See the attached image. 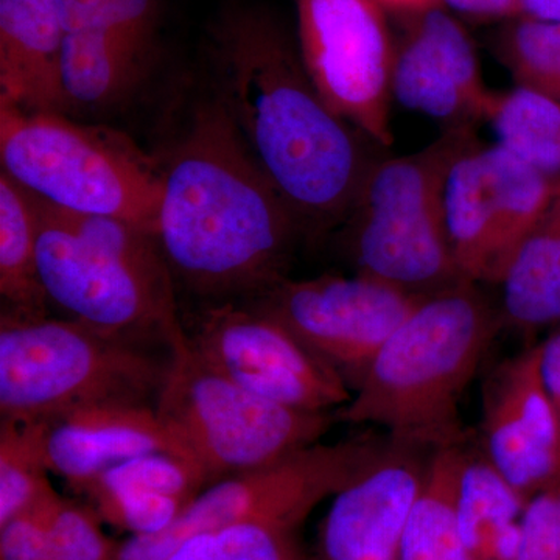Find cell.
Wrapping results in <instances>:
<instances>
[{"mask_svg": "<svg viewBox=\"0 0 560 560\" xmlns=\"http://www.w3.org/2000/svg\"><path fill=\"white\" fill-rule=\"evenodd\" d=\"M300 529L282 523H238L190 537L165 560H305Z\"/></svg>", "mask_w": 560, "mask_h": 560, "instance_id": "cell-29", "label": "cell"}, {"mask_svg": "<svg viewBox=\"0 0 560 560\" xmlns=\"http://www.w3.org/2000/svg\"><path fill=\"white\" fill-rule=\"evenodd\" d=\"M475 140L474 127L445 128L425 149L371 165L345 221L359 275L420 296L467 282L445 232L442 190L452 162Z\"/></svg>", "mask_w": 560, "mask_h": 560, "instance_id": "cell-7", "label": "cell"}, {"mask_svg": "<svg viewBox=\"0 0 560 560\" xmlns=\"http://www.w3.org/2000/svg\"><path fill=\"white\" fill-rule=\"evenodd\" d=\"M455 16L471 22H503L518 18L521 0H441Z\"/></svg>", "mask_w": 560, "mask_h": 560, "instance_id": "cell-34", "label": "cell"}, {"mask_svg": "<svg viewBox=\"0 0 560 560\" xmlns=\"http://www.w3.org/2000/svg\"><path fill=\"white\" fill-rule=\"evenodd\" d=\"M475 285L420 302L335 411L337 422L381 427L394 444L419 451L469 442L460 400L504 323Z\"/></svg>", "mask_w": 560, "mask_h": 560, "instance_id": "cell-3", "label": "cell"}, {"mask_svg": "<svg viewBox=\"0 0 560 560\" xmlns=\"http://www.w3.org/2000/svg\"><path fill=\"white\" fill-rule=\"evenodd\" d=\"M0 160L2 172L55 208L158 234L164 165L124 132L0 103Z\"/></svg>", "mask_w": 560, "mask_h": 560, "instance_id": "cell-6", "label": "cell"}, {"mask_svg": "<svg viewBox=\"0 0 560 560\" xmlns=\"http://www.w3.org/2000/svg\"><path fill=\"white\" fill-rule=\"evenodd\" d=\"M38 422L0 420V526L31 510L54 486Z\"/></svg>", "mask_w": 560, "mask_h": 560, "instance_id": "cell-28", "label": "cell"}, {"mask_svg": "<svg viewBox=\"0 0 560 560\" xmlns=\"http://www.w3.org/2000/svg\"><path fill=\"white\" fill-rule=\"evenodd\" d=\"M518 18L560 22V0H521Z\"/></svg>", "mask_w": 560, "mask_h": 560, "instance_id": "cell-36", "label": "cell"}, {"mask_svg": "<svg viewBox=\"0 0 560 560\" xmlns=\"http://www.w3.org/2000/svg\"><path fill=\"white\" fill-rule=\"evenodd\" d=\"M186 334L202 359L264 399L312 412H335L352 399L337 372L245 302H208Z\"/></svg>", "mask_w": 560, "mask_h": 560, "instance_id": "cell-12", "label": "cell"}, {"mask_svg": "<svg viewBox=\"0 0 560 560\" xmlns=\"http://www.w3.org/2000/svg\"><path fill=\"white\" fill-rule=\"evenodd\" d=\"M466 444L431 452L399 560H471L460 540L455 512L456 481Z\"/></svg>", "mask_w": 560, "mask_h": 560, "instance_id": "cell-24", "label": "cell"}, {"mask_svg": "<svg viewBox=\"0 0 560 560\" xmlns=\"http://www.w3.org/2000/svg\"><path fill=\"white\" fill-rule=\"evenodd\" d=\"M154 346L164 345L77 319L0 316V418L32 423L91 405H154L171 364V349Z\"/></svg>", "mask_w": 560, "mask_h": 560, "instance_id": "cell-5", "label": "cell"}, {"mask_svg": "<svg viewBox=\"0 0 560 560\" xmlns=\"http://www.w3.org/2000/svg\"><path fill=\"white\" fill-rule=\"evenodd\" d=\"M526 503L485 453L470 452L469 442L464 445L455 512L460 540L471 560H517Z\"/></svg>", "mask_w": 560, "mask_h": 560, "instance_id": "cell-18", "label": "cell"}, {"mask_svg": "<svg viewBox=\"0 0 560 560\" xmlns=\"http://www.w3.org/2000/svg\"><path fill=\"white\" fill-rule=\"evenodd\" d=\"M497 143L551 178L560 179V103L515 86L493 92L488 117Z\"/></svg>", "mask_w": 560, "mask_h": 560, "instance_id": "cell-25", "label": "cell"}, {"mask_svg": "<svg viewBox=\"0 0 560 560\" xmlns=\"http://www.w3.org/2000/svg\"><path fill=\"white\" fill-rule=\"evenodd\" d=\"M154 410L210 485L318 444L338 423L335 412L294 410L243 388L191 348L186 329L171 341Z\"/></svg>", "mask_w": 560, "mask_h": 560, "instance_id": "cell-8", "label": "cell"}, {"mask_svg": "<svg viewBox=\"0 0 560 560\" xmlns=\"http://www.w3.org/2000/svg\"><path fill=\"white\" fill-rule=\"evenodd\" d=\"M38 423L50 474L77 493L121 460L151 452L186 456L162 425L154 405H91Z\"/></svg>", "mask_w": 560, "mask_h": 560, "instance_id": "cell-16", "label": "cell"}, {"mask_svg": "<svg viewBox=\"0 0 560 560\" xmlns=\"http://www.w3.org/2000/svg\"><path fill=\"white\" fill-rule=\"evenodd\" d=\"M33 198L39 278L49 301L105 334L171 346L184 326L156 235Z\"/></svg>", "mask_w": 560, "mask_h": 560, "instance_id": "cell-4", "label": "cell"}, {"mask_svg": "<svg viewBox=\"0 0 560 560\" xmlns=\"http://www.w3.org/2000/svg\"><path fill=\"white\" fill-rule=\"evenodd\" d=\"M102 523L90 503L55 493L49 511L55 560H117L119 541L103 533Z\"/></svg>", "mask_w": 560, "mask_h": 560, "instance_id": "cell-31", "label": "cell"}, {"mask_svg": "<svg viewBox=\"0 0 560 560\" xmlns=\"http://www.w3.org/2000/svg\"><path fill=\"white\" fill-rule=\"evenodd\" d=\"M445 232L456 267L467 282H490L495 212L485 143L475 140L456 156L442 190Z\"/></svg>", "mask_w": 560, "mask_h": 560, "instance_id": "cell-19", "label": "cell"}, {"mask_svg": "<svg viewBox=\"0 0 560 560\" xmlns=\"http://www.w3.org/2000/svg\"><path fill=\"white\" fill-rule=\"evenodd\" d=\"M495 212L490 282L500 283L523 243L560 190V179L551 178L525 161L493 143L485 145Z\"/></svg>", "mask_w": 560, "mask_h": 560, "instance_id": "cell-21", "label": "cell"}, {"mask_svg": "<svg viewBox=\"0 0 560 560\" xmlns=\"http://www.w3.org/2000/svg\"><path fill=\"white\" fill-rule=\"evenodd\" d=\"M62 28L86 31L151 58L156 47L160 0H57Z\"/></svg>", "mask_w": 560, "mask_h": 560, "instance_id": "cell-30", "label": "cell"}, {"mask_svg": "<svg viewBox=\"0 0 560 560\" xmlns=\"http://www.w3.org/2000/svg\"><path fill=\"white\" fill-rule=\"evenodd\" d=\"M150 58L98 33H65L61 80L69 114L119 105L143 79Z\"/></svg>", "mask_w": 560, "mask_h": 560, "instance_id": "cell-23", "label": "cell"}, {"mask_svg": "<svg viewBox=\"0 0 560 560\" xmlns=\"http://www.w3.org/2000/svg\"><path fill=\"white\" fill-rule=\"evenodd\" d=\"M217 94L302 234L345 224L378 147L316 90L300 49L268 11H224L210 31ZM382 149V147H381Z\"/></svg>", "mask_w": 560, "mask_h": 560, "instance_id": "cell-1", "label": "cell"}, {"mask_svg": "<svg viewBox=\"0 0 560 560\" xmlns=\"http://www.w3.org/2000/svg\"><path fill=\"white\" fill-rule=\"evenodd\" d=\"M298 49L338 116L382 149L393 145L390 73L396 38L375 0H294Z\"/></svg>", "mask_w": 560, "mask_h": 560, "instance_id": "cell-11", "label": "cell"}, {"mask_svg": "<svg viewBox=\"0 0 560 560\" xmlns=\"http://www.w3.org/2000/svg\"><path fill=\"white\" fill-rule=\"evenodd\" d=\"M399 20L390 73L393 101L445 128L486 121L495 91L482 80L477 47L463 22L442 3Z\"/></svg>", "mask_w": 560, "mask_h": 560, "instance_id": "cell-13", "label": "cell"}, {"mask_svg": "<svg viewBox=\"0 0 560 560\" xmlns=\"http://www.w3.org/2000/svg\"><path fill=\"white\" fill-rule=\"evenodd\" d=\"M38 209L32 194L5 172L0 175V298L2 315L47 318L38 268Z\"/></svg>", "mask_w": 560, "mask_h": 560, "instance_id": "cell-20", "label": "cell"}, {"mask_svg": "<svg viewBox=\"0 0 560 560\" xmlns=\"http://www.w3.org/2000/svg\"><path fill=\"white\" fill-rule=\"evenodd\" d=\"M481 410L486 458L526 500L560 481V422L541 377L540 345L489 372Z\"/></svg>", "mask_w": 560, "mask_h": 560, "instance_id": "cell-14", "label": "cell"}, {"mask_svg": "<svg viewBox=\"0 0 560 560\" xmlns=\"http://www.w3.org/2000/svg\"><path fill=\"white\" fill-rule=\"evenodd\" d=\"M517 560H560V481L526 503Z\"/></svg>", "mask_w": 560, "mask_h": 560, "instance_id": "cell-32", "label": "cell"}, {"mask_svg": "<svg viewBox=\"0 0 560 560\" xmlns=\"http://www.w3.org/2000/svg\"><path fill=\"white\" fill-rule=\"evenodd\" d=\"M388 436L355 434L302 448L232 475L202 490L179 517L161 533L119 541L117 560H165L183 541L246 522H271L301 528L326 499L371 469L388 451Z\"/></svg>", "mask_w": 560, "mask_h": 560, "instance_id": "cell-9", "label": "cell"}, {"mask_svg": "<svg viewBox=\"0 0 560 560\" xmlns=\"http://www.w3.org/2000/svg\"><path fill=\"white\" fill-rule=\"evenodd\" d=\"M540 370L545 388L560 422V331L541 342Z\"/></svg>", "mask_w": 560, "mask_h": 560, "instance_id": "cell-35", "label": "cell"}, {"mask_svg": "<svg viewBox=\"0 0 560 560\" xmlns=\"http://www.w3.org/2000/svg\"><path fill=\"white\" fill-rule=\"evenodd\" d=\"M425 298L357 272L283 278L243 302L279 320L353 394L385 342Z\"/></svg>", "mask_w": 560, "mask_h": 560, "instance_id": "cell-10", "label": "cell"}, {"mask_svg": "<svg viewBox=\"0 0 560 560\" xmlns=\"http://www.w3.org/2000/svg\"><path fill=\"white\" fill-rule=\"evenodd\" d=\"M57 0H0V103L69 116Z\"/></svg>", "mask_w": 560, "mask_h": 560, "instance_id": "cell-17", "label": "cell"}, {"mask_svg": "<svg viewBox=\"0 0 560 560\" xmlns=\"http://www.w3.org/2000/svg\"><path fill=\"white\" fill-rule=\"evenodd\" d=\"M490 49L515 86L560 103V22L514 18L493 33Z\"/></svg>", "mask_w": 560, "mask_h": 560, "instance_id": "cell-26", "label": "cell"}, {"mask_svg": "<svg viewBox=\"0 0 560 560\" xmlns=\"http://www.w3.org/2000/svg\"><path fill=\"white\" fill-rule=\"evenodd\" d=\"M162 165L156 238L176 282L224 302L287 278L300 223L215 97L198 105Z\"/></svg>", "mask_w": 560, "mask_h": 560, "instance_id": "cell-2", "label": "cell"}, {"mask_svg": "<svg viewBox=\"0 0 560 560\" xmlns=\"http://www.w3.org/2000/svg\"><path fill=\"white\" fill-rule=\"evenodd\" d=\"M210 486L200 464L172 452H151L109 467L84 486L80 495L138 490L180 500L187 506Z\"/></svg>", "mask_w": 560, "mask_h": 560, "instance_id": "cell-27", "label": "cell"}, {"mask_svg": "<svg viewBox=\"0 0 560 560\" xmlns=\"http://www.w3.org/2000/svg\"><path fill=\"white\" fill-rule=\"evenodd\" d=\"M375 2L381 3L383 10L390 11L399 18L438 5L441 0H375Z\"/></svg>", "mask_w": 560, "mask_h": 560, "instance_id": "cell-37", "label": "cell"}, {"mask_svg": "<svg viewBox=\"0 0 560 560\" xmlns=\"http://www.w3.org/2000/svg\"><path fill=\"white\" fill-rule=\"evenodd\" d=\"M503 320L536 329L560 320V190L501 278Z\"/></svg>", "mask_w": 560, "mask_h": 560, "instance_id": "cell-22", "label": "cell"}, {"mask_svg": "<svg viewBox=\"0 0 560 560\" xmlns=\"http://www.w3.org/2000/svg\"><path fill=\"white\" fill-rule=\"evenodd\" d=\"M390 441L371 469L331 500L305 560H399L429 460Z\"/></svg>", "mask_w": 560, "mask_h": 560, "instance_id": "cell-15", "label": "cell"}, {"mask_svg": "<svg viewBox=\"0 0 560 560\" xmlns=\"http://www.w3.org/2000/svg\"><path fill=\"white\" fill-rule=\"evenodd\" d=\"M55 493L50 488L31 510L0 526V560H55L49 528Z\"/></svg>", "mask_w": 560, "mask_h": 560, "instance_id": "cell-33", "label": "cell"}]
</instances>
